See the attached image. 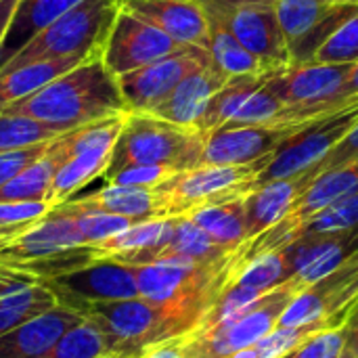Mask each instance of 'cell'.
Masks as SVG:
<instances>
[{
  "instance_id": "obj_1",
  "label": "cell",
  "mask_w": 358,
  "mask_h": 358,
  "mask_svg": "<svg viewBox=\"0 0 358 358\" xmlns=\"http://www.w3.org/2000/svg\"><path fill=\"white\" fill-rule=\"evenodd\" d=\"M243 248L220 262H195L180 256L134 266L138 296L159 308L176 338L199 327L210 308L235 283L243 264Z\"/></svg>"
},
{
  "instance_id": "obj_2",
  "label": "cell",
  "mask_w": 358,
  "mask_h": 358,
  "mask_svg": "<svg viewBox=\"0 0 358 358\" xmlns=\"http://www.w3.org/2000/svg\"><path fill=\"white\" fill-rule=\"evenodd\" d=\"M126 111L130 109L120 82L107 69L103 55H99L52 80L31 96L4 107L0 113L29 117L61 132H69Z\"/></svg>"
},
{
  "instance_id": "obj_3",
  "label": "cell",
  "mask_w": 358,
  "mask_h": 358,
  "mask_svg": "<svg viewBox=\"0 0 358 358\" xmlns=\"http://www.w3.org/2000/svg\"><path fill=\"white\" fill-rule=\"evenodd\" d=\"M203 141L206 136L195 128L130 111L105 176L128 166H168L176 172L199 168Z\"/></svg>"
},
{
  "instance_id": "obj_4",
  "label": "cell",
  "mask_w": 358,
  "mask_h": 358,
  "mask_svg": "<svg viewBox=\"0 0 358 358\" xmlns=\"http://www.w3.org/2000/svg\"><path fill=\"white\" fill-rule=\"evenodd\" d=\"M117 13V0H84L34 36L4 67L36 59L103 55Z\"/></svg>"
},
{
  "instance_id": "obj_5",
  "label": "cell",
  "mask_w": 358,
  "mask_h": 358,
  "mask_svg": "<svg viewBox=\"0 0 358 358\" xmlns=\"http://www.w3.org/2000/svg\"><path fill=\"white\" fill-rule=\"evenodd\" d=\"M271 155L248 166H199L174 174L155 189L162 218L187 216L203 206L243 197L256 189L258 174L266 168Z\"/></svg>"
},
{
  "instance_id": "obj_6",
  "label": "cell",
  "mask_w": 358,
  "mask_h": 358,
  "mask_svg": "<svg viewBox=\"0 0 358 358\" xmlns=\"http://www.w3.org/2000/svg\"><path fill=\"white\" fill-rule=\"evenodd\" d=\"M128 113L130 111L115 113L65 132V162L61 164L48 195L52 208L69 201L82 187L109 170Z\"/></svg>"
},
{
  "instance_id": "obj_7",
  "label": "cell",
  "mask_w": 358,
  "mask_h": 358,
  "mask_svg": "<svg viewBox=\"0 0 358 358\" xmlns=\"http://www.w3.org/2000/svg\"><path fill=\"white\" fill-rule=\"evenodd\" d=\"M210 21L224 25L268 69L292 65L275 0H197Z\"/></svg>"
},
{
  "instance_id": "obj_8",
  "label": "cell",
  "mask_w": 358,
  "mask_h": 358,
  "mask_svg": "<svg viewBox=\"0 0 358 358\" xmlns=\"http://www.w3.org/2000/svg\"><path fill=\"white\" fill-rule=\"evenodd\" d=\"M357 124L358 96H355L329 115L310 122L281 145L271 155L266 168L258 174L256 187L279 178H292L315 168L350 134Z\"/></svg>"
},
{
  "instance_id": "obj_9",
  "label": "cell",
  "mask_w": 358,
  "mask_h": 358,
  "mask_svg": "<svg viewBox=\"0 0 358 358\" xmlns=\"http://www.w3.org/2000/svg\"><path fill=\"white\" fill-rule=\"evenodd\" d=\"M296 296L298 292L294 285L289 281L283 283L258 300L237 321L206 334H189L180 338V355L185 358H227L241 348L256 346L262 338L277 329L281 315Z\"/></svg>"
},
{
  "instance_id": "obj_10",
  "label": "cell",
  "mask_w": 358,
  "mask_h": 358,
  "mask_svg": "<svg viewBox=\"0 0 358 358\" xmlns=\"http://www.w3.org/2000/svg\"><path fill=\"white\" fill-rule=\"evenodd\" d=\"M99 323L113 340L117 355L141 358L149 348L178 340L157 306L138 298L113 302H88L76 308Z\"/></svg>"
},
{
  "instance_id": "obj_11",
  "label": "cell",
  "mask_w": 358,
  "mask_h": 358,
  "mask_svg": "<svg viewBox=\"0 0 358 358\" xmlns=\"http://www.w3.org/2000/svg\"><path fill=\"white\" fill-rule=\"evenodd\" d=\"M358 191V157L340 166L334 170H327L319 174L308 189L298 197V201L289 208V212L273 224L268 231L258 235L256 239L245 243L243 250V264L252 262L254 258L268 254V252H279L285 250L294 237V233L313 216L329 208L331 203L340 201L342 197L357 193Z\"/></svg>"
},
{
  "instance_id": "obj_12",
  "label": "cell",
  "mask_w": 358,
  "mask_h": 358,
  "mask_svg": "<svg viewBox=\"0 0 358 358\" xmlns=\"http://www.w3.org/2000/svg\"><path fill=\"white\" fill-rule=\"evenodd\" d=\"M358 304V254L344 266L298 294L277 327H300L323 323L327 329H342Z\"/></svg>"
},
{
  "instance_id": "obj_13",
  "label": "cell",
  "mask_w": 358,
  "mask_h": 358,
  "mask_svg": "<svg viewBox=\"0 0 358 358\" xmlns=\"http://www.w3.org/2000/svg\"><path fill=\"white\" fill-rule=\"evenodd\" d=\"M210 61L201 46H180L168 57L117 78L124 101L132 113H151L189 73Z\"/></svg>"
},
{
  "instance_id": "obj_14",
  "label": "cell",
  "mask_w": 358,
  "mask_h": 358,
  "mask_svg": "<svg viewBox=\"0 0 358 358\" xmlns=\"http://www.w3.org/2000/svg\"><path fill=\"white\" fill-rule=\"evenodd\" d=\"M67 308L88 302H113L138 298L136 268L117 260H96L69 275L42 281Z\"/></svg>"
},
{
  "instance_id": "obj_15",
  "label": "cell",
  "mask_w": 358,
  "mask_h": 358,
  "mask_svg": "<svg viewBox=\"0 0 358 358\" xmlns=\"http://www.w3.org/2000/svg\"><path fill=\"white\" fill-rule=\"evenodd\" d=\"M302 128L289 124H227L206 134L199 166H248L260 162L273 155Z\"/></svg>"
},
{
  "instance_id": "obj_16",
  "label": "cell",
  "mask_w": 358,
  "mask_h": 358,
  "mask_svg": "<svg viewBox=\"0 0 358 358\" xmlns=\"http://www.w3.org/2000/svg\"><path fill=\"white\" fill-rule=\"evenodd\" d=\"M178 48L180 44L166 31L126 10H120L109 34L103 61L107 69L115 78H120L153 61H159Z\"/></svg>"
},
{
  "instance_id": "obj_17",
  "label": "cell",
  "mask_w": 358,
  "mask_h": 358,
  "mask_svg": "<svg viewBox=\"0 0 358 358\" xmlns=\"http://www.w3.org/2000/svg\"><path fill=\"white\" fill-rule=\"evenodd\" d=\"M88 245L78 222L71 212L63 206L52 208L42 220L13 239L8 245L0 250V264L13 266L21 262L42 260L48 256H57L76 248Z\"/></svg>"
},
{
  "instance_id": "obj_18",
  "label": "cell",
  "mask_w": 358,
  "mask_h": 358,
  "mask_svg": "<svg viewBox=\"0 0 358 358\" xmlns=\"http://www.w3.org/2000/svg\"><path fill=\"white\" fill-rule=\"evenodd\" d=\"M289 258L294 277L289 283L298 294L315 285L317 281L325 279L340 266H344L350 258L358 254V227L352 231L315 237V239H300L294 245L285 248Z\"/></svg>"
},
{
  "instance_id": "obj_19",
  "label": "cell",
  "mask_w": 358,
  "mask_h": 358,
  "mask_svg": "<svg viewBox=\"0 0 358 358\" xmlns=\"http://www.w3.org/2000/svg\"><path fill=\"white\" fill-rule=\"evenodd\" d=\"M126 10L166 31L180 46L208 48L210 21L197 0H117Z\"/></svg>"
},
{
  "instance_id": "obj_20",
  "label": "cell",
  "mask_w": 358,
  "mask_h": 358,
  "mask_svg": "<svg viewBox=\"0 0 358 358\" xmlns=\"http://www.w3.org/2000/svg\"><path fill=\"white\" fill-rule=\"evenodd\" d=\"M82 319V313L57 304L48 313L0 336V358H44L61 336Z\"/></svg>"
},
{
  "instance_id": "obj_21",
  "label": "cell",
  "mask_w": 358,
  "mask_h": 358,
  "mask_svg": "<svg viewBox=\"0 0 358 358\" xmlns=\"http://www.w3.org/2000/svg\"><path fill=\"white\" fill-rule=\"evenodd\" d=\"M229 80L208 61L193 73H189L153 111L151 115L172 122L176 126L195 128L201 122V115L212 101V96L227 84Z\"/></svg>"
},
{
  "instance_id": "obj_22",
  "label": "cell",
  "mask_w": 358,
  "mask_h": 358,
  "mask_svg": "<svg viewBox=\"0 0 358 358\" xmlns=\"http://www.w3.org/2000/svg\"><path fill=\"white\" fill-rule=\"evenodd\" d=\"M315 178L308 172H302L292 178H279L256 187L245 195V224H248V241L256 239L273 224H277L289 208L298 201V197L308 189Z\"/></svg>"
},
{
  "instance_id": "obj_23",
  "label": "cell",
  "mask_w": 358,
  "mask_h": 358,
  "mask_svg": "<svg viewBox=\"0 0 358 358\" xmlns=\"http://www.w3.org/2000/svg\"><path fill=\"white\" fill-rule=\"evenodd\" d=\"M88 59H92V57L36 59L29 63L0 69V111L17 101L31 96L34 92H38L40 88H44L46 84L61 78L63 73L71 71L73 67L82 65Z\"/></svg>"
},
{
  "instance_id": "obj_24",
  "label": "cell",
  "mask_w": 358,
  "mask_h": 358,
  "mask_svg": "<svg viewBox=\"0 0 358 358\" xmlns=\"http://www.w3.org/2000/svg\"><path fill=\"white\" fill-rule=\"evenodd\" d=\"M84 0H21L13 23L8 27V34L4 38V44L0 48V69L44 27H48L52 21H57L61 15L71 10Z\"/></svg>"
},
{
  "instance_id": "obj_25",
  "label": "cell",
  "mask_w": 358,
  "mask_h": 358,
  "mask_svg": "<svg viewBox=\"0 0 358 358\" xmlns=\"http://www.w3.org/2000/svg\"><path fill=\"white\" fill-rule=\"evenodd\" d=\"M65 162V134L50 141L48 151L17 178L0 187V201H46L55 176Z\"/></svg>"
},
{
  "instance_id": "obj_26",
  "label": "cell",
  "mask_w": 358,
  "mask_h": 358,
  "mask_svg": "<svg viewBox=\"0 0 358 358\" xmlns=\"http://www.w3.org/2000/svg\"><path fill=\"white\" fill-rule=\"evenodd\" d=\"M78 203L103 210L109 214H117L124 218H130L134 222L162 218L159 197L155 189H136V187H120V185H107L101 191L88 193L84 197H76Z\"/></svg>"
},
{
  "instance_id": "obj_27",
  "label": "cell",
  "mask_w": 358,
  "mask_h": 358,
  "mask_svg": "<svg viewBox=\"0 0 358 358\" xmlns=\"http://www.w3.org/2000/svg\"><path fill=\"white\" fill-rule=\"evenodd\" d=\"M243 197H235L229 201L203 206L191 214H187L197 227H201L218 245L237 252L248 243V224H245V206Z\"/></svg>"
},
{
  "instance_id": "obj_28",
  "label": "cell",
  "mask_w": 358,
  "mask_h": 358,
  "mask_svg": "<svg viewBox=\"0 0 358 358\" xmlns=\"http://www.w3.org/2000/svg\"><path fill=\"white\" fill-rule=\"evenodd\" d=\"M206 50L210 55L212 65L227 80L256 76V73H266V71H277V69H268L224 25H220L216 21H210V40H208V48Z\"/></svg>"
},
{
  "instance_id": "obj_29",
  "label": "cell",
  "mask_w": 358,
  "mask_h": 358,
  "mask_svg": "<svg viewBox=\"0 0 358 358\" xmlns=\"http://www.w3.org/2000/svg\"><path fill=\"white\" fill-rule=\"evenodd\" d=\"M273 71H266V73H256V76H245V78H235V80H229L214 96L212 101L208 103L203 115H201V122L197 126V130L206 136L210 134L212 130H218L222 126H227L235 113L239 111V107L245 103V99L256 92L258 88H262L266 84V80L271 78Z\"/></svg>"
},
{
  "instance_id": "obj_30",
  "label": "cell",
  "mask_w": 358,
  "mask_h": 358,
  "mask_svg": "<svg viewBox=\"0 0 358 358\" xmlns=\"http://www.w3.org/2000/svg\"><path fill=\"white\" fill-rule=\"evenodd\" d=\"M233 254L235 252L218 245L189 216H178L174 218V231H172L170 243L157 256V260L168 258V256H180V258H189L195 262H220V260L231 258Z\"/></svg>"
},
{
  "instance_id": "obj_31",
  "label": "cell",
  "mask_w": 358,
  "mask_h": 358,
  "mask_svg": "<svg viewBox=\"0 0 358 358\" xmlns=\"http://www.w3.org/2000/svg\"><path fill=\"white\" fill-rule=\"evenodd\" d=\"M57 304H59L57 296L44 283H31L27 287L2 294L0 296V336L48 313Z\"/></svg>"
},
{
  "instance_id": "obj_32",
  "label": "cell",
  "mask_w": 358,
  "mask_h": 358,
  "mask_svg": "<svg viewBox=\"0 0 358 358\" xmlns=\"http://www.w3.org/2000/svg\"><path fill=\"white\" fill-rule=\"evenodd\" d=\"M120 357L113 340L109 334L94 323L92 319L84 317L78 325L61 336L55 348L44 358H107ZM124 357V355H122Z\"/></svg>"
},
{
  "instance_id": "obj_33",
  "label": "cell",
  "mask_w": 358,
  "mask_h": 358,
  "mask_svg": "<svg viewBox=\"0 0 358 358\" xmlns=\"http://www.w3.org/2000/svg\"><path fill=\"white\" fill-rule=\"evenodd\" d=\"M294 277L289 258L285 254V250L279 252H268L262 254L258 258H254L252 262H248L241 273L237 275L235 283H241L245 287H254L258 292H273L277 287H281L283 283H287Z\"/></svg>"
},
{
  "instance_id": "obj_34",
  "label": "cell",
  "mask_w": 358,
  "mask_h": 358,
  "mask_svg": "<svg viewBox=\"0 0 358 358\" xmlns=\"http://www.w3.org/2000/svg\"><path fill=\"white\" fill-rule=\"evenodd\" d=\"M61 206L67 212L73 214V218L78 222V229L82 231V235H84L88 245L105 243L111 237L124 233L126 229H130L134 224V220H130V218H124V216H117V214H109V212H103V210H94V208H88V206H82L76 199H69V201H65Z\"/></svg>"
},
{
  "instance_id": "obj_35",
  "label": "cell",
  "mask_w": 358,
  "mask_h": 358,
  "mask_svg": "<svg viewBox=\"0 0 358 358\" xmlns=\"http://www.w3.org/2000/svg\"><path fill=\"white\" fill-rule=\"evenodd\" d=\"M61 134H65V132H61L52 126H46L42 122L21 117V115L0 113V153L38 145V143H46Z\"/></svg>"
},
{
  "instance_id": "obj_36",
  "label": "cell",
  "mask_w": 358,
  "mask_h": 358,
  "mask_svg": "<svg viewBox=\"0 0 358 358\" xmlns=\"http://www.w3.org/2000/svg\"><path fill=\"white\" fill-rule=\"evenodd\" d=\"M321 331H331V329H327V325L323 323H310V325H300V327H277L256 344L258 357L283 358L287 352L298 348L304 340Z\"/></svg>"
},
{
  "instance_id": "obj_37",
  "label": "cell",
  "mask_w": 358,
  "mask_h": 358,
  "mask_svg": "<svg viewBox=\"0 0 358 358\" xmlns=\"http://www.w3.org/2000/svg\"><path fill=\"white\" fill-rule=\"evenodd\" d=\"M283 109L285 105L266 86H262L245 99V103L239 107V111L229 124H239V126L277 124Z\"/></svg>"
},
{
  "instance_id": "obj_38",
  "label": "cell",
  "mask_w": 358,
  "mask_h": 358,
  "mask_svg": "<svg viewBox=\"0 0 358 358\" xmlns=\"http://www.w3.org/2000/svg\"><path fill=\"white\" fill-rule=\"evenodd\" d=\"M321 63H357L358 61V15L344 23L317 52Z\"/></svg>"
},
{
  "instance_id": "obj_39",
  "label": "cell",
  "mask_w": 358,
  "mask_h": 358,
  "mask_svg": "<svg viewBox=\"0 0 358 358\" xmlns=\"http://www.w3.org/2000/svg\"><path fill=\"white\" fill-rule=\"evenodd\" d=\"M174 174H178L174 168L168 166H128L117 170L115 174H109V185L120 187H136V189H157L166 180H170Z\"/></svg>"
},
{
  "instance_id": "obj_40",
  "label": "cell",
  "mask_w": 358,
  "mask_h": 358,
  "mask_svg": "<svg viewBox=\"0 0 358 358\" xmlns=\"http://www.w3.org/2000/svg\"><path fill=\"white\" fill-rule=\"evenodd\" d=\"M344 348H346V331L342 327V329H331L310 336L283 358H340Z\"/></svg>"
},
{
  "instance_id": "obj_41",
  "label": "cell",
  "mask_w": 358,
  "mask_h": 358,
  "mask_svg": "<svg viewBox=\"0 0 358 358\" xmlns=\"http://www.w3.org/2000/svg\"><path fill=\"white\" fill-rule=\"evenodd\" d=\"M52 210L46 201H0V229L31 227Z\"/></svg>"
},
{
  "instance_id": "obj_42",
  "label": "cell",
  "mask_w": 358,
  "mask_h": 358,
  "mask_svg": "<svg viewBox=\"0 0 358 358\" xmlns=\"http://www.w3.org/2000/svg\"><path fill=\"white\" fill-rule=\"evenodd\" d=\"M50 147V141L21 147V149H10L0 153V187L17 178L21 172H25L31 164H36Z\"/></svg>"
},
{
  "instance_id": "obj_43",
  "label": "cell",
  "mask_w": 358,
  "mask_h": 358,
  "mask_svg": "<svg viewBox=\"0 0 358 358\" xmlns=\"http://www.w3.org/2000/svg\"><path fill=\"white\" fill-rule=\"evenodd\" d=\"M358 157V124L350 130V134L321 162V164H317L315 168H310V170H306L313 178H317L319 174H323V172H327V170H334V168H340V166H344V164H348V162H352V159H357Z\"/></svg>"
},
{
  "instance_id": "obj_44",
  "label": "cell",
  "mask_w": 358,
  "mask_h": 358,
  "mask_svg": "<svg viewBox=\"0 0 358 358\" xmlns=\"http://www.w3.org/2000/svg\"><path fill=\"white\" fill-rule=\"evenodd\" d=\"M19 2L21 0H0V48L4 44V38L8 34V27L13 23V17H15Z\"/></svg>"
},
{
  "instance_id": "obj_45",
  "label": "cell",
  "mask_w": 358,
  "mask_h": 358,
  "mask_svg": "<svg viewBox=\"0 0 358 358\" xmlns=\"http://www.w3.org/2000/svg\"><path fill=\"white\" fill-rule=\"evenodd\" d=\"M178 344H180V338L178 340H170L166 344H159V346L149 348L141 358H185L180 355Z\"/></svg>"
},
{
  "instance_id": "obj_46",
  "label": "cell",
  "mask_w": 358,
  "mask_h": 358,
  "mask_svg": "<svg viewBox=\"0 0 358 358\" xmlns=\"http://www.w3.org/2000/svg\"><path fill=\"white\" fill-rule=\"evenodd\" d=\"M340 96H342V101H348L352 96H358V61L355 63L352 73H350V78H348V82H346V86H344Z\"/></svg>"
},
{
  "instance_id": "obj_47",
  "label": "cell",
  "mask_w": 358,
  "mask_h": 358,
  "mask_svg": "<svg viewBox=\"0 0 358 358\" xmlns=\"http://www.w3.org/2000/svg\"><path fill=\"white\" fill-rule=\"evenodd\" d=\"M344 331H346V329H344ZM346 350L352 352V355L358 358V334L346 331Z\"/></svg>"
},
{
  "instance_id": "obj_48",
  "label": "cell",
  "mask_w": 358,
  "mask_h": 358,
  "mask_svg": "<svg viewBox=\"0 0 358 358\" xmlns=\"http://www.w3.org/2000/svg\"><path fill=\"white\" fill-rule=\"evenodd\" d=\"M227 358H260L258 357V348L256 346H250V348H241L233 355H229Z\"/></svg>"
},
{
  "instance_id": "obj_49",
  "label": "cell",
  "mask_w": 358,
  "mask_h": 358,
  "mask_svg": "<svg viewBox=\"0 0 358 358\" xmlns=\"http://www.w3.org/2000/svg\"><path fill=\"white\" fill-rule=\"evenodd\" d=\"M340 358H357V357H355V355H352V352H348V350H346V348H344V352H342V355H340Z\"/></svg>"
},
{
  "instance_id": "obj_50",
  "label": "cell",
  "mask_w": 358,
  "mask_h": 358,
  "mask_svg": "<svg viewBox=\"0 0 358 358\" xmlns=\"http://www.w3.org/2000/svg\"><path fill=\"white\" fill-rule=\"evenodd\" d=\"M107 358H136V357H122V355H120V357H107Z\"/></svg>"
}]
</instances>
